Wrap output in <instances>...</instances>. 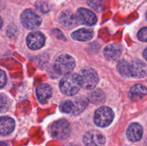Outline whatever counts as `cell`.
Segmentation results:
<instances>
[{"label": "cell", "instance_id": "cell-25", "mask_svg": "<svg viewBox=\"0 0 147 146\" xmlns=\"http://www.w3.org/2000/svg\"><path fill=\"white\" fill-rule=\"evenodd\" d=\"M7 82V77H6V74L4 71L1 70V87L2 88Z\"/></svg>", "mask_w": 147, "mask_h": 146}, {"label": "cell", "instance_id": "cell-22", "mask_svg": "<svg viewBox=\"0 0 147 146\" xmlns=\"http://www.w3.org/2000/svg\"><path fill=\"white\" fill-rule=\"evenodd\" d=\"M88 4L93 9L98 11L101 9L103 5V0H88Z\"/></svg>", "mask_w": 147, "mask_h": 146}, {"label": "cell", "instance_id": "cell-8", "mask_svg": "<svg viewBox=\"0 0 147 146\" xmlns=\"http://www.w3.org/2000/svg\"><path fill=\"white\" fill-rule=\"evenodd\" d=\"M105 142L104 136L97 130L87 132L83 137V143L86 146H103Z\"/></svg>", "mask_w": 147, "mask_h": 146}, {"label": "cell", "instance_id": "cell-24", "mask_svg": "<svg viewBox=\"0 0 147 146\" xmlns=\"http://www.w3.org/2000/svg\"><path fill=\"white\" fill-rule=\"evenodd\" d=\"M138 38L142 42H147V27L142 29L138 33Z\"/></svg>", "mask_w": 147, "mask_h": 146}, {"label": "cell", "instance_id": "cell-28", "mask_svg": "<svg viewBox=\"0 0 147 146\" xmlns=\"http://www.w3.org/2000/svg\"><path fill=\"white\" fill-rule=\"evenodd\" d=\"M146 19H147V13H146Z\"/></svg>", "mask_w": 147, "mask_h": 146}, {"label": "cell", "instance_id": "cell-16", "mask_svg": "<svg viewBox=\"0 0 147 146\" xmlns=\"http://www.w3.org/2000/svg\"><path fill=\"white\" fill-rule=\"evenodd\" d=\"M72 102H73L72 113L73 115H78L81 113L88 105V100L83 97H77L72 100Z\"/></svg>", "mask_w": 147, "mask_h": 146}, {"label": "cell", "instance_id": "cell-18", "mask_svg": "<svg viewBox=\"0 0 147 146\" xmlns=\"http://www.w3.org/2000/svg\"><path fill=\"white\" fill-rule=\"evenodd\" d=\"M90 101L92 102L95 103V104H99L104 101L105 100V95L104 93L101 91L100 90H96V91L92 92L88 97Z\"/></svg>", "mask_w": 147, "mask_h": 146}, {"label": "cell", "instance_id": "cell-27", "mask_svg": "<svg viewBox=\"0 0 147 146\" xmlns=\"http://www.w3.org/2000/svg\"><path fill=\"white\" fill-rule=\"evenodd\" d=\"M0 146H9V145L7 144V143H4V142H1V145H0Z\"/></svg>", "mask_w": 147, "mask_h": 146}, {"label": "cell", "instance_id": "cell-11", "mask_svg": "<svg viewBox=\"0 0 147 146\" xmlns=\"http://www.w3.org/2000/svg\"><path fill=\"white\" fill-rule=\"evenodd\" d=\"M126 135L131 141H139L141 140L143 135V127L138 123H132L128 128Z\"/></svg>", "mask_w": 147, "mask_h": 146}, {"label": "cell", "instance_id": "cell-6", "mask_svg": "<svg viewBox=\"0 0 147 146\" xmlns=\"http://www.w3.org/2000/svg\"><path fill=\"white\" fill-rule=\"evenodd\" d=\"M42 19L30 9L23 11L21 16V23L27 29H34L41 24Z\"/></svg>", "mask_w": 147, "mask_h": 146}, {"label": "cell", "instance_id": "cell-2", "mask_svg": "<svg viewBox=\"0 0 147 146\" xmlns=\"http://www.w3.org/2000/svg\"><path fill=\"white\" fill-rule=\"evenodd\" d=\"M80 77L81 87L86 90H92L98 82V76L97 72L93 68L86 67L82 70Z\"/></svg>", "mask_w": 147, "mask_h": 146}, {"label": "cell", "instance_id": "cell-19", "mask_svg": "<svg viewBox=\"0 0 147 146\" xmlns=\"http://www.w3.org/2000/svg\"><path fill=\"white\" fill-rule=\"evenodd\" d=\"M130 93L135 97H143L147 94V89L142 84H135L131 88Z\"/></svg>", "mask_w": 147, "mask_h": 146}, {"label": "cell", "instance_id": "cell-4", "mask_svg": "<svg viewBox=\"0 0 147 146\" xmlns=\"http://www.w3.org/2000/svg\"><path fill=\"white\" fill-rule=\"evenodd\" d=\"M113 117L114 114L111 109L108 107H101L95 113V123L98 127H107L112 123Z\"/></svg>", "mask_w": 147, "mask_h": 146}, {"label": "cell", "instance_id": "cell-7", "mask_svg": "<svg viewBox=\"0 0 147 146\" xmlns=\"http://www.w3.org/2000/svg\"><path fill=\"white\" fill-rule=\"evenodd\" d=\"M147 76V65L140 60H134L129 62L128 77L143 78Z\"/></svg>", "mask_w": 147, "mask_h": 146}, {"label": "cell", "instance_id": "cell-23", "mask_svg": "<svg viewBox=\"0 0 147 146\" xmlns=\"http://www.w3.org/2000/svg\"><path fill=\"white\" fill-rule=\"evenodd\" d=\"M10 105V101L7 97H6L4 94H1V112L4 113V111L8 110L9 107Z\"/></svg>", "mask_w": 147, "mask_h": 146}, {"label": "cell", "instance_id": "cell-12", "mask_svg": "<svg viewBox=\"0 0 147 146\" xmlns=\"http://www.w3.org/2000/svg\"><path fill=\"white\" fill-rule=\"evenodd\" d=\"M103 54L109 60H116L120 57L121 54V47L117 44H111L104 49Z\"/></svg>", "mask_w": 147, "mask_h": 146}, {"label": "cell", "instance_id": "cell-20", "mask_svg": "<svg viewBox=\"0 0 147 146\" xmlns=\"http://www.w3.org/2000/svg\"><path fill=\"white\" fill-rule=\"evenodd\" d=\"M128 65L129 62L125 60H121L117 65L118 71L123 77H128Z\"/></svg>", "mask_w": 147, "mask_h": 146}, {"label": "cell", "instance_id": "cell-15", "mask_svg": "<svg viewBox=\"0 0 147 146\" xmlns=\"http://www.w3.org/2000/svg\"><path fill=\"white\" fill-rule=\"evenodd\" d=\"M14 121L9 117H2L0 121V130L2 135L10 134L14 129Z\"/></svg>", "mask_w": 147, "mask_h": 146}, {"label": "cell", "instance_id": "cell-9", "mask_svg": "<svg viewBox=\"0 0 147 146\" xmlns=\"http://www.w3.org/2000/svg\"><path fill=\"white\" fill-rule=\"evenodd\" d=\"M45 42V38L42 33L34 31L29 34L27 37V44L31 50H38L43 47Z\"/></svg>", "mask_w": 147, "mask_h": 146}, {"label": "cell", "instance_id": "cell-10", "mask_svg": "<svg viewBox=\"0 0 147 146\" xmlns=\"http://www.w3.org/2000/svg\"><path fill=\"white\" fill-rule=\"evenodd\" d=\"M77 17L79 21L86 25L92 26L97 21V18L94 13L86 9H79L78 10Z\"/></svg>", "mask_w": 147, "mask_h": 146}, {"label": "cell", "instance_id": "cell-14", "mask_svg": "<svg viewBox=\"0 0 147 146\" xmlns=\"http://www.w3.org/2000/svg\"><path fill=\"white\" fill-rule=\"evenodd\" d=\"M60 21L63 26L67 27H73L78 24L79 19L78 17L75 16L70 11H65L63 13L60 18Z\"/></svg>", "mask_w": 147, "mask_h": 146}, {"label": "cell", "instance_id": "cell-3", "mask_svg": "<svg viewBox=\"0 0 147 146\" xmlns=\"http://www.w3.org/2000/svg\"><path fill=\"white\" fill-rule=\"evenodd\" d=\"M76 65V62L72 56L63 54L57 57L55 62V70L60 74H67L71 72Z\"/></svg>", "mask_w": 147, "mask_h": 146}, {"label": "cell", "instance_id": "cell-5", "mask_svg": "<svg viewBox=\"0 0 147 146\" xmlns=\"http://www.w3.org/2000/svg\"><path fill=\"white\" fill-rule=\"evenodd\" d=\"M50 133L53 137L58 140H65L70 133V126L65 120H60L53 123L50 128Z\"/></svg>", "mask_w": 147, "mask_h": 146}, {"label": "cell", "instance_id": "cell-13", "mask_svg": "<svg viewBox=\"0 0 147 146\" xmlns=\"http://www.w3.org/2000/svg\"><path fill=\"white\" fill-rule=\"evenodd\" d=\"M37 99L41 103H45L52 96V88L48 84H41L36 89Z\"/></svg>", "mask_w": 147, "mask_h": 146}, {"label": "cell", "instance_id": "cell-21", "mask_svg": "<svg viewBox=\"0 0 147 146\" xmlns=\"http://www.w3.org/2000/svg\"><path fill=\"white\" fill-rule=\"evenodd\" d=\"M60 110L64 113H72L73 111V102L72 100H66L60 106Z\"/></svg>", "mask_w": 147, "mask_h": 146}, {"label": "cell", "instance_id": "cell-26", "mask_svg": "<svg viewBox=\"0 0 147 146\" xmlns=\"http://www.w3.org/2000/svg\"><path fill=\"white\" fill-rule=\"evenodd\" d=\"M143 55H144V58L147 60V48L144 50V52Z\"/></svg>", "mask_w": 147, "mask_h": 146}, {"label": "cell", "instance_id": "cell-1", "mask_svg": "<svg viewBox=\"0 0 147 146\" xmlns=\"http://www.w3.org/2000/svg\"><path fill=\"white\" fill-rule=\"evenodd\" d=\"M81 87L79 74L69 73L63 77L60 82V90L66 95L72 96L77 94Z\"/></svg>", "mask_w": 147, "mask_h": 146}, {"label": "cell", "instance_id": "cell-17", "mask_svg": "<svg viewBox=\"0 0 147 146\" xmlns=\"http://www.w3.org/2000/svg\"><path fill=\"white\" fill-rule=\"evenodd\" d=\"M93 31L87 29H80L72 34V37L78 41H88L93 37Z\"/></svg>", "mask_w": 147, "mask_h": 146}]
</instances>
